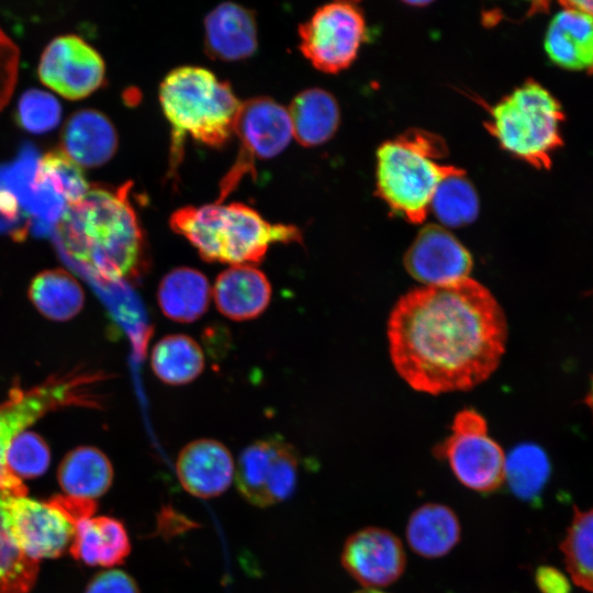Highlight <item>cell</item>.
Here are the masks:
<instances>
[{
  "label": "cell",
  "instance_id": "obj_23",
  "mask_svg": "<svg viewBox=\"0 0 593 593\" xmlns=\"http://www.w3.org/2000/svg\"><path fill=\"white\" fill-rule=\"evenodd\" d=\"M293 137L302 146L324 144L333 137L340 121L334 96L321 88H310L296 94L288 109Z\"/></svg>",
  "mask_w": 593,
  "mask_h": 593
},
{
  "label": "cell",
  "instance_id": "obj_27",
  "mask_svg": "<svg viewBox=\"0 0 593 593\" xmlns=\"http://www.w3.org/2000/svg\"><path fill=\"white\" fill-rule=\"evenodd\" d=\"M29 296L35 307L54 321H66L79 313L85 294L77 280L61 269L38 273L30 284Z\"/></svg>",
  "mask_w": 593,
  "mask_h": 593
},
{
  "label": "cell",
  "instance_id": "obj_2",
  "mask_svg": "<svg viewBox=\"0 0 593 593\" xmlns=\"http://www.w3.org/2000/svg\"><path fill=\"white\" fill-rule=\"evenodd\" d=\"M130 189L131 183L90 188L66 205L54 226V243L64 261L96 282L133 281L147 270L146 239Z\"/></svg>",
  "mask_w": 593,
  "mask_h": 593
},
{
  "label": "cell",
  "instance_id": "obj_30",
  "mask_svg": "<svg viewBox=\"0 0 593 593\" xmlns=\"http://www.w3.org/2000/svg\"><path fill=\"white\" fill-rule=\"evenodd\" d=\"M560 549L574 584L593 593V507L574 508Z\"/></svg>",
  "mask_w": 593,
  "mask_h": 593
},
{
  "label": "cell",
  "instance_id": "obj_21",
  "mask_svg": "<svg viewBox=\"0 0 593 593\" xmlns=\"http://www.w3.org/2000/svg\"><path fill=\"white\" fill-rule=\"evenodd\" d=\"M69 551L88 566L111 568L131 552V541L123 523L110 516L88 517L76 524Z\"/></svg>",
  "mask_w": 593,
  "mask_h": 593
},
{
  "label": "cell",
  "instance_id": "obj_11",
  "mask_svg": "<svg viewBox=\"0 0 593 593\" xmlns=\"http://www.w3.org/2000/svg\"><path fill=\"white\" fill-rule=\"evenodd\" d=\"M298 452L281 438L256 440L239 455L236 488L250 504L267 507L289 499L296 486Z\"/></svg>",
  "mask_w": 593,
  "mask_h": 593
},
{
  "label": "cell",
  "instance_id": "obj_41",
  "mask_svg": "<svg viewBox=\"0 0 593 593\" xmlns=\"http://www.w3.org/2000/svg\"><path fill=\"white\" fill-rule=\"evenodd\" d=\"M406 3L412 7H415V5L423 7V5L429 4V1H406Z\"/></svg>",
  "mask_w": 593,
  "mask_h": 593
},
{
  "label": "cell",
  "instance_id": "obj_17",
  "mask_svg": "<svg viewBox=\"0 0 593 593\" xmlns=\"http://www.w3.org/2000/svg\"><path fill=\"white\" fill-rule=\"evenodd\" d=\"M560 4L546 31L545 52L560 68L593 72V14L573 1Z\"/></svg>",
  "mask_w": 593,
  "mask_h": 593
},
{
  "label": "cell",
  "instance_id": "obj_33",
  "mask_svg": "<svg viewBox=\"0 0 593 593\" xmlns=\"http://www.w3.org/2000/svg\"><path fill=\"white\" fill-rule=\"evenodd\" d=\"M51 451L46 441L36 433L23 430L10 443L5 463L15 478H35L46 472Z\"/></svg>",
  "mask_w": 593,
  "mask_h": 593
},
{
  "label": "cell",
  "instance_id": "obj_7",
  "mask_svg": "<svg viewBox=\"0 0 593 593\" xmlns=\"http://www.w3.org/2000/svg\"><path fill=\"white\" fill-rule=\"evenodd\" d=\"M103 380L98 372L75 370L47 379L31 389L13 388L0 404V490L26 495L22 480L12 475L5 463L11 440L44 414L68 405L98 407L94 388Z\"/></svg>",
  "mask_w": 593,
  "mask_h": 593
},
{
  "label": "cell",
  "instance_id": "obj_14",
  "mask_svg": "<svg viewBox=\"0 0 593 593\" xmlns=\"http://www.w3.org/2000/svg\"><path fill=\"white\" fill-rule=\"evenodd\" d=\"M473 259L456 236L437 224L424 226L404 255L406 271L424 286H440L468 278Z\"/></svg>",
  "mask_w": 593,
  "mask_h": 593
},
{
  "label": "cell",
  "instance_id": "obj_36",
  "mask_svg": "<svg viewBox=\"0 0 593 593\" xmlns=\"http://www.w3.org/2000/svg\"><path fill=\"white\" fill-rule=\"evenodd\" d=\"M83 593H141L136 581L126 572L109 569L97 573Z\"/></svg>",
  "mask_w": 593,
  "mask_h": 593
},
{
  "label": "cell",
  "instance_id": "obj_10",
  "mask_svg": "<svg viewBox=\"0 0 593 593\" xmlns=\"http://www.w3.org/2000/svg\"><path fill=\"white\" fill-rule=\"evenodd\" d=\"M234 134L239 139L237 158L221 181L222 202L248 174L256 161L278 156L290 144L293 133L288 109L268 97L242 102Z\"/></svg>",
  "mask_w": 593,
  "mask_h": 593
},
{
  "label": "cell",
  "instance_id": "obj_29",
  "mask_svg": "<svg viewBox=\"0 0 593 593\" xmlns=\"http://www.w3.org/2000/svg\"><path fill=\"white\" fill-rule=\"evenodd\" d=\"M33 180L66 205L80 200L91 188L81 167L64 150H52L38 158Z\"/></svg>",
  "mask_w": 593,
  "mask_h": 593
},
{
  "label": "cell",
  "instance_id": "obj_38",
  "mask_svg": "<svg viewBox=\"0 0 593 593\" xmlns=\"http://www.w3.org/2000/svg\"><path fill=\"white\" fill-rule=\"evenodd\" d=\"M535 581L541 593H571L569 579L555 567L541 566L537 568Z\"/></svg>",
  "mask_w": 593,
  "mask_h": 593
},
{
  "label": "cell",
  "instance_id": "obj_18",
  "mask_svg": "<svg viewBox=\"0 0 593 593\" xmlns=\"http://www.w3.org/2000/svg\"><path fill=\"white\" fill-rule=\"evenodd\" d=\"M254 12L234 2H223L204 19V47L210 57L222 61L248 58L257 49Z\"/></svg>",
  "mask_w": 593,
  "mask_h": 593
},
{
  "label": "cell",
  "instance_id": "obj_39",
  "mask_svg": "<svg viewBox=\"0 0 593 593\" xmlns=\"http://www.w3.org/2000/svg\"><path fill=\"white\" fill-rule=\"evenodd\" d=\"M579 8L593 14V0L589 1H573Z\"/></svg>",
  "mask_w": 593,
  "mask_h": 593
},
{
  "label": "cell",
  "instance_id": "obj_16",
  "mask_svg": "<svg viewBox=\"0 0 593 593\" xmlns=\"http://www.w3.org/2000/svg\"><path fill=\"white\" fill-rule=\"evenodd\" d=\"M182 488L193 496L210 499L231 485L235 469L230 450L215 439H198L186 445L176 462Z\"/></svg>",
  "mask_w": 593,
  "mask_h": 593
},
{
  "label": "cell",
  "instance_id": "obj_20",
  "mask_svg": "<svg viewBox=\"0 0 593 593\" xmlns=\"http://www.w3.org/2000/svg\"><path fill=\"white\" fill-rule=\"evenodd\" d=\"M64 152L80 167H98L114 155L118 135L111 121L92 109L80 110L63 133Z\"/></svg>",
  "mask_w": 593,
  "mask_h": 593
},
{
  "label": "cell",
  "instance_id": "obj_40",
  "mask_svg": "<svg viewBox=\"0 0 593 593\" xmlns=\"http://www.w3.org/2000/svg\"><path fill=\"white\" fill-rule=\"evenodd\" d=\"M588 404L593 412V382H592V385L588 395Z\"/></svg>",
  "mask_w": 593,
  "mask_h": 593
},
{
  "label": "cell",
  "instance_id": "obj_37",
  "mask_svg": "<svg viewBox=\"0 0 593 593\" xmlns=\"http://www.w3.org/2000/svg\"><path fill=\"white\" fill-rule=\"evenodd\" d=\"M48 501L59 507L75 525L80 519L92 517L98 506L96 500L70 495H55Z\"/></svg>",
  "mask_w": 593,
  "mask_h": 593
},
{
  "label": "cell",
  "instance_id": "obj_24",
  "mask_svg": "<svg viewBox=\"0 0 593 593\" xmlns=\"http://www.w3.org/2000/svg\"><path fill=\"white\" fill-rule=\"evenodd\" d=\"M461 536L455 512L446 505L427 503L416 508L406 525V539L411 549L425 558L448 553Z\"/></svg>",
  "mask_w": 593,
  "mask_h": 593
},
{
  "label": "cell",
  "instance_id": "obj_42",
  "mask_svg": "<svg viewBox=\"0 0 593 593\" xmlns=\"http://www.w3.org/2000/svg\"><path fill=\"white\" fill-rule=\"evenodd\" d=\"M355 593H387V592H383V591H380V590H377V589H363V590H359Z\"/></svg>",
  "mask_w": 593,
  "mask_h": 593
},
{
  "label": "cell",
  "instance_id": "obj_28",
  "mask_svg": "<svg viewBox=\"0 0 593 593\" xmlns=\"http://www.w3.org/2000/svg\"><path fill=\"white\" fill-rule=\"evenodd\" d=\"M10 495L16 494L0 490V593H30L38 561L29 558L14 537L8 511Z\"/></svg>",
  "mask_w": 593,
  "mask_h": 593
},
{
  "label": "cell",
  "instance_id": "obj_9",
  "mask_svg": "<svg viewBox=\"0 0 593 593\" xmlns=\"http://www.w3.org/2000/svg\"><path fill=\"white\" fill-rule=\"evenodd\" d=\"M435 455L447 460L457 480L470 490L492 492L504 481L506 457L489 437L484 417L474 410L456 414L451 435L435 448Z\"/></svg>",
  "mask_w": 593,
  "mask_h": 593
},
{
  "label": "cell",
  "instance_id": "obj_4",
  "mask_svg": "<svg viewBox=\"0 0 593 593\" xmlns=\"http://www.w3.org/2000/svg\"><path fill=\"white\" fill-rule=\"evenodd\" d=\"M159 102L171 126L174 169L181 160L187 137L211 147L231 139L242 104L228 82L197 66L171 70L160 83Z\"/></svg>",
  "mask_w": 593,
  "mask_h": 593
},
{
  "label": "cell",
  "instance_id": "obj_26",
  "mask_svg": "<svg viewBox=\"0 0 593 593\" xmlns=\"http://www.w3.org/2000/svg\"><path fill=\"white\" fill-rule=\"evenodd\" d=\"M150 366L156 377L170 385L195 380L204 369L200 345L184 334L163 337L152 349Z\"/></svg>",
  "mask_w": 593,
  "mask_h": 593
},
{
  "label": "cell",
  "instance_id": "obj_25",
  "mask_svg": "<svg viewBox=\"0 0 593 593\" xmlns=\"http://www.w3.org/2000/svg\"><path fill=\"white\" fill-rule=\"evenodd\" d=\"M113 468L100 449L81 446L69 451L61 460L57 479L66 495L96 500L103 495L113 481Z\"/></svg>",
  "mask_w": 593,
  "mask_h": 593
},
{
  "label": "cell",
  "instance_id": "obj_34",
  "mask_svg": "<svg viewBox=\"0 0 593 593\" xmlns=\"http://www.w3.org/2000/svg\"><path fill=\"white\" fill-rule=\"evenodd\" d=\"M60 118V103L46 91L30 89L19 100L16 122L30 133L49 132L59 124Z\"/></svg>",
  "mask_w": 593,
  "mask_h": 593
},
{
  "label": "cell",
  "instance_id": "obj_3",
  "mask_svg": "<svg viewBox=\"0 0 593 593\" xmlns=\"http://www.w3.org/2000/svg\"><path fill=\"white\" fill-rule=\"evenodd\" d=\"M169 224L204 261L233 266L258 265L271 244L303 239L299 227L269 223L255 209L239 202L183 206L171 214Z\"/></svg>",
  "mask_w": 593,
  "mask_h": 593
},
{
  "label": "cell",
  "instance_id": "obj_35",
  "mask_svg": "<svg viewBox=\"0 0 593 593\" xmlns=\"http://www.w3.org/2000/svg\"><path fill=\"white\" fill-rule=\"evenodd\" d=\"M29 228L19 198L0 175V232L23 237Z\"/></svg>",
  "mask_w": 593,
  "mask_h": 593
},
{
  "label": "cell",
  "instance_id": "obj_15",
  "mask_svg": "<svg viewBox=\"0 0 593 593\" xmlns=\"http://www.w3.org/2000/svg\"><path fill=\"white\" fill-rule=\"evenodd\" d=\"M401 540L391 532L367 527L350 535L342 551L344 569L366 589L395 582L405 568Z\"/></svg>",
  "mask_w": 593,
  "mask_h": 593
},
{
  "label": "cell",
  "instance_id": "obj_19",
  "mask_svg": "<svg viewBox=\"0 0 593 593\" xmlns=\"http://www.w3.org/2000/svg\"><path fill=\"white\" fill-rule=\"evenodd\" d=\"M213 298L217 310L233 321L258 317L271 300V286L266 275L250 265H235L215 279Z\"/></svg>",
  "mask_w": 593,
  "mask_h": 593
},
{
  "label": "cell",
  "instance_id": "obj_5",
  "mask_svg": "<svg viewBox=\"0 0 593 593\" xmlns=\"http://www.w3.org/2000/svg\"><path fill=\"white\" fill-rule=\"evenodd\" d=\"M448 153L436 133L411 128L383 142L377 149L378 197L396 215L419 224L426 219L438 184L466 171L440 163Z\"/></svg>",
  "mask_w": 593,
  "mask_h": 593
},
{
  "label": "cell",
  "instance_id": "obj_13",
  "mask_svg": "<svg viewBox=\"0 0 593 593\" xmlns=\"http://www.w3.org/2000/svg\"><path fill=\"white\" fill-rule=\"evenodd\" d=\"M8 511L14 537L29 558L52 559L69 550L76 525L51 501L10 495Z\"/></svg>",
  "mask_w": 593,
  "mask_h": 593
},
{
  "label": "cell",
  "instance_id": "obj_32",
  "mask_svg": "<svg viewBox=\"0 0 593 593\" xmlns=\"http://www.w3.org/2000/svg\"><path fill=\"white\" fill-rule=\"evenodd\" d=\"M549 475L545 452L532 444L515 447L505 458L504 480L511 491L523 500H533L544 488Z\"/></svg>",
  "mask_w": 593,
  "mask_h": 593
},
{
  "label": "cell",
  "instance_id": "obj_22",
  "mask_svg": "<svg viewBox=\"0 0 593 593\" xmlns=\"http://www.w3.org/2000/svg\"><path fill=\"white\" fill-rule=\"evenodd\" d=\"M211 287L199 270L178 267L161 279L157 301L164 315L179 323L199 320L210 304Z\"/></svg>",
  "mask_w": 593,
  "mask_h": 593
},
{
  "label": "cell",
  "instance_id": "obj_31",
  "mask_svg": "<svg viewBox=\"0 0 593 593\" xmlns=\"http://www.w3.org/2000/svg\"><path fill=\"white\" fill-rule=\"evenodd\" d=\"M429 211L449 227H461L477 219L479 198L466 172L450 176L438 184Z\"/></svg>",
  "mask_w": 593,
  "mask_h": 593
},
{
  "label": "cell",
  "instance_id": "obj_12",
  "mask_svg": "<svg viewBox=\"0 0 593 593\" xmlns=\"http://www.w3.org/2000/svg\"><path fill=\"white\" fill-rule=\"evenodd\" d=\"M37 74L46 87L61 97L79 100L103 83L105 66L100 54L82 38L64 35L45 47Z\"/></svg>",
  "mask_w": 593,
  "mask_h": 593
},
{
  "label": "cell",
  "instance_id": "obj_6",
  "mask_svg": "<svg viewBox=\"0 0 593 593\" xmlns=\"http://www.w3.org/2000/svg\"><path fill=\"white\" fill-rule=\"evenodd\" d=\"M560 102L542 85L528 79L490 109L484 123L508 154L535 168L548 169L562 145Z\"/></svg>",
  "mask_w": 593,
  "mask_h": 593
},
{
  "label": "cell",
  "instance_id": "obj_8",
  "mask_svg": "<svg viewBox=\"0 0 593 593\" xmlns=\"http://www.w3.org/2000/svg\"><path fill=\"white\" fill-rule=\"evenodd\" d=\"M367 36L363 11L354 1L326 3L299 27L300 51L316 69L326 74L348 68Z\"/></svg>",
  "mask_w": 593,
  "mask_h": 593
},
{
  "label": "cell",
  "instance_id": "obj_1",
  "mask_svg": "<svg viewBox=\"0 0 593 593\" xmlns=\"http://www.w3.org/2000/svg\"><path fill=\"white\" fill-rule=\"evenodd\" d=\"M506 339L503 309L488 288L469 277L405 293L388 320L396 372L427 394L482 383L499 367Z\"/></svg>",
  "mask_w": 593,
  "mask_h": 593
}]
</instances>
